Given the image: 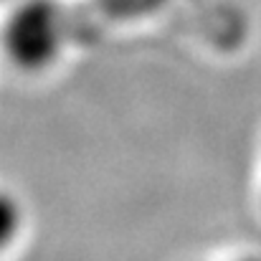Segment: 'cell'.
I'll list each match as a JSON object with an SVG mask.
<instances>
[{"mask_svg":"<svg viewBox=\"0 0 261 261\" xmlns=\"http://www.w3.org/2000/svg\"><path fill=\"white\" fill-rule=\"evenodd\" d=\"M69 20L61 0H15L5 8L0 51L20 74H43L66 51Z\"/></svg>","mask_w":261,"mask_h":261,"instance_id":"6da1fadb","label":"cell"},{"mask_svg":"<svg viewBox=\"0 0 261 261\" xmlns=\"http://www.w3.org/2000/svg\"><path fill=\"white\" fill-rule=\"evenodd\" d=\"M23 228H25L23 200L13 190L0 188V256L8 254L18 244V239L23 236Z\"/></svg>","mask_w":261,"mask_h":261,"instance_id":"7a4b0ae2","label":"cell"},{"mask_svg":"<svg viewBox=\"0 0 261 261\" xmlns=\"http://www.w3.org/2000/svg\"><path fill=\"white\" fill-rule=\"evenodd\" d=\"M221 261H261V254H239L231 259H221Z\"/></svg>","mask_w":261,"mask_h":261,"instance_id":"3957f363","label":"cell"},{"mask_svg":"<svg viewBox=\"0 0 261 261\" xmlns=\"http://www.w3.org/2000/svg\"><path fill=\"white\" fill-rule=\"evenodd\" d=\"M15 0H0V8H8V5H13Z\"/></svg>","mask_w":261,"mask_h":261,"instance_id":"277c9868","label":"cell"}]
</instances>
